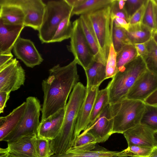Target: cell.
Returning a JSON list of instances; mask_svg holds the SVG:
<instances>
[{"label": "cell", "instance_id": "cell-23", "mask_svg": "<svg viewBox=\"0 0 157 157\" xmlns=\"http://www.w3.org/2000/svg\"><path fill=\"white\" fill-rule=\"evenodd\" d=\"M127 35L132 44L145 43L152 37L153 32L142 23L129 25Z\"/></svg>", "mask_w": 157, "mask_h": 157}, {"label": "cell", "instance_id": "cell-30", "mask_svg": "<svg viewBox=\"0 0 157 157\" xmlns=\"http://www.w3.org/2000/svg\"><path fill=\"white\" fill-rule=\"evenodd\" d=\"M70 15L64 19L59 24L52 39L51 43L60 42L70 38L72 31V24Z\"/></svg>", "mask_w": 157, "mask_h": 157}, {"label": "cell", "instance_id": "cell-44", "mask_svg": "<svg viewBox=\"0 0 157 157\" xmlns=\"http://www.w3.org/2000/svg\"><path fill=\"white\" fill-rule=\"evenodd\" d=\"M145 103L151 105H157V89L144 101Z\"/></svg>", "mask_w": 157, "mask_h": 157}, {"label": "cell", "instance_id": "cell-4", "mask_svg": "<svg viewBox=\"0 0 157 157\" xmlns=\"http://www.w3.org/2000/svg\"><path fill=\"white\" fill-rule=\"evenodd\" d=\"M110 105L113 120L112 134H123L140 124L145 107L144 101L125 98Z\"/></svg>", "mask_w": 157, "mask_h": 157}, {"label": "cell", "instance_id": "cell-18", "mask_svg": "<svg viewBox=\"0 0 157 157\" xmlns=\"http://www.w3.org/2000/svg\"><path fill=\"white\" fill-rule=\"evenodd\" d=\"M37 136L36 134L26 136L8 143L10 153L17 157H38L36 145Z\"/></svg>", "mask_w": 157, "mask_h": 157}, {"label": "cell", "instance_id": "cell-22", "mask_svg": "<svg viewBox=\"0 0 157 157\" xmlns=\"http://www.w3.org/2000/svg\"><path fill=\"white\" fill-rule=\"evenodd\" d=\"M85 71L87 79V89L93 86H99L106 79V66L100 62L94 61Z\"/></svg>", "mask_w": 157, "mask_h": 157}, {"label": "cell", "instance_id": "cell-41", "mask_svg": "<svg viewBox=\"0 0 157 157\" xmlns=\"http://www.w3.org/2000/svg\"><path fill=\"white\" fill-rule=\"evenodd\" d=\"M10 92L0 91V113H3L6 102L10 97Z\"/></svg>", "mask_w": 157, "mask_h": 157}, {"label": "cell", "instance_id": "cell-32", "mask_svg": "<svg viewBox=\"0 0 157 157\" xmlns=\"http://www.w3.org/2000/svg\"><path fill=\"white\" fill-rule=\"evenodd\" d=\"M141 23L151 29L153 33L157 32L154 0H147Z\"/></svg>", "mask_w": 157, "mask_h": 157}, {"label": "cell", "instance_id": "cell-3", "mask_svg": "<svg viewBox=\"0 0 157 157\" xmlns=\"http://www.w3.org/2000/svg\"><path fill=\"white\" fill-rule=\"evenodd\" d=\"M147 69L144 60L138 56L118 71L106 86L109 104L126 98L136 80Z\"/></svg>", "mask_w": 157, "mask_h": 157}, {"label": "cell", "instance_id": "cell-35", "mask_svg": "<svg viewBox=\"0 0 157 157\" xmlns=\"http://www.w3.org/2000/svg\"><path fill=\"white\" fill-rule=\"evenodd\" d=\"M117 53L113 43L110 49L106 65V79L112 78L118 72L117 63Z\"/></svg>", "mask_w": 157, "mask_h": 157}, {"label": "cell", "instance_id": "cell-28", "mask_svg": "<svg viewBox=\"0 0 157 157\" xmlns=\"http://www.w3.org/2000/svg\"><path fill=\"white\" fill-rule=\"evenodd\" d=\"M138 56L134 44H129L125 46L120 52L117 53V63L118 71Z\"/></svg>", "mask_w": 157, "mask_h": 157}, {"label": "cell", "instance_id": "cell-20", "mask_svg": "<svg viewBox=\"0 0 157 157\" xmlns=\"http://www.w3.org/2000/svg\"><path fill=\"white\" fill-rule=\"evenodd\" d=\"M26 107V102H24L8 115L0 117V141L17 125L24 116Z\"/></svg>", "mask_w": 157, "mask_h": 157}, {"label": "cell", "instance_id": "cell-19", "mask_svg": "<svg viewBox=\"0 0 157 157\" xmlns=\"http://www.w3.org/2000/svg\"><path fill=\"white\" fill-rule=\"evenodd\" d=\"M24 27L5 24L0 21V54L11 52Z\"/></svg>", "mask_w": 157, "mask_h": 157}, {"label": "cell", "instance_id": "cell-43", "mask_svg": "<svg viewBox=\"0 0 157 157\" xmlns=\"http://www.w3.org/2000/svg\"><path fill=\"white\" fill-rule=\"evenodd\" d=\"M113 24L114 26L123 28L126 30H128L129 27V23L126 20L118 17L115 18Z\"/></svg>", "mask_w": 157, "mask_h": 157}, {"label": "cell", "instance_id": "cell-26", "mask_svg": "<svg viewBox=\"0 0 157 157\" xmlns=\"http://www.w3.org/2000/svg\"><path fill=\"white\" fill-rule=\"evenodd\" d=\"M118 151H110L97 144L93 149L82 152L67 151L60 155H54L50 157H116Z\"/></svg>", "mask_w": 157, "mask_h": 157}, {"label": "cell", "instance_id": "cell-13", "mask_svg": "<svg viewBox=\"0 0 157 157\" xmlns=\"http://www.w3.org/2000/svg\"><path fill=\"white\" fill-rule=\"evenodd\" d=\"M13 49L17 58L28 67L33 68L40 65L43 60L33 43L29 39L20 37Z\"/></svg>", "mask_w": 157, "mask_h": 157}, {"label": "cell", "instance_id": "cell-12", "mask_svg": "<svg viewBox=\"0 0 157 157\" xmlns=\"http://www.w3.org/2000/svg\"><path fill=\"white\" fill-rule=\"evenodd\" d=\"M113 120L110 105L108 104L94 122L85 131L92 135L97 143L106 141L112 135Z\"/></svg>", "mask_w": 157, "mask_h": 157}, {"label": "cell", "instance_id": "cell-2", "mask_svg": "<svg viewBox=\"0 0 157 157\" xmlns=\"http://www.w3.org/2000/svg\"><path fill=\"white\" fill-rule=\"evenodd\" d=\"M86 91V86L81 82H78L72 90L65 108L62 127L55 138L50 142V149L54 154L65 153L72 147L75 126Z\"/></svg>", "mask_w": 157, "mask_h": 157}, {"label": "cell", "instance_id": "cell-27", "mask_svg": "<svg viewBox=\"0 0 157 157\" xmlns=\"http://www.w3.org/2000/svg\"><path fill=\"white\" fill-rule=\"evenodd\" d=\"M109 104L108 92L106 87L105 89L99 90L98 92L90 118L89 125L87 128L94 122L105 108Z\"/></svg>", "mask_w": 157, "mask_h": 157}, {"label": "cell", "instance_id": "cell-42", "mask_svg": "<svg viewBox=\"0 0 157 157\" xmlns=\"http://www.w3.org/2000/svg\"><path fill=\"white\" fill-rule=\"evenodd\" d=\"M13 57L11 52L0 54V68L10 62L13 59Z\"/></svg>", "mask_w": 157, "mask_h": 157}, {"label": "cell", "instance_id": "cell-46", "mask_svg": "<svg viewBox=\"0 0 157 157\" xmlns=\"http://www.w3.org/2000/svg\"><path fill=\"white\" fill-rule=\"evenodd\" d=\"M10 152L7 148H0V157H8Z\"/></svg>", "mask_w": 157, "mask_h": 157}, {"label": "cell", "instance_id": "cell-45", "mask_svg": "<svg viewBox=\"0 0 157 157\" xmlns=\"http://www.w3.org/2000/svg\"><path fill=\"white\" fill-rule=\"evenodd\" d=\"M68 4L72 8L75 7L83 2L84 0H66Z\"/></svg>", "mask_w": 157, "mask_h": 157}, {"label": "cell", "instance_id": "cell-5", "mask_svg": "<svg viewBox=\"0 0 157 157\" xmlns=\"http://www.w3.org/2000/svg\"><path fill=\"white\" fill-rule=\"evenodd\" d=\"M111 9V5L87 15L96 36L102 63L105 66L112 43L114 20Z\"/></svg>", "mask_w": 157, "mask_h": 157}, {"label": "cell", "instance_id": "cell-37", "mask_svg": "<svg viewBox=\"0 0 157 157\" xmlns=\"http://www.w3.org/2000/svg\"><path fill=\"white\" fill-rule=\"evenodd\" d=\"M147 0H126L124 9L128 20Z\"/></svg>", "mask_w": 157, "mask_h": 157}, {"label": "cell", "instance_id": "cell-7", "mask_svg": "<svg viewBox=\"0 0 157 157\" xmlns=\"http://www.w3.org/2000/svg\"><path fill=\"white\" fill-rule=\"evenodd\" d=\"M26 109L22 119L16 127L2 141L10 143L23 136L37 134L41 110L40 101L36 97L30 96L26 98Z\"/></svg>", "mask_w": 157, "mask_h": 157}, {"label": "cell", "instance_id": "cell-39", "mask_svg": "<svg viewBox=\"0 0 157 157\" xmlns=\"http://www.w3.org/2000/svg\"><path fill=\"white\" fill-rule=\"evenodd\" d=\"M146 2L130 18L128 22L129 25L141 23L145 9Z\"/></svg>", "mask_w": 157, "mask_h": 157}, {"label": "cell", "instance_id": "cell-29", "mask_svg": "<svg viewBox=\"0 0 157 157\" xmlns=\"http://www.w3.org/2000/svg\"><path fill=\"white\" fill-rule=\"evenodd\" d=\"M145 44L148 52L144 59L147 69L157 75V44L153 37Z\"/></svg>", "mask_w": 157, "mask_h": 157}, {"label": "cell", "instance_id": "cell-1", "mask_svg": "<svg viewBox=\"0 0 157 157\" xmlns=\"http://www.w3.org/2000/svg\"><path fill=\"white\" fill-rule=\"evenodd\" d=\"M77 64L74 59L66 66L58 64L49 70V76L42 83L44 97L41 121L65 108L71 91L79 80Z\"/></svg>", "mask_w": 157, "mask_h": 157}, {"label": "cell", "instance_id": "cell-48", "mask_svg": "<svg viewBox=\"0 0 157 157\" xmlns=\"http://www.w3.org/2000/svg\"><path fill=\"white\" fill-rule=\"evenodd\" d=\"M155 4V11L156 18V28L157 32V0H154Z\"/></svg>", "mask_w": 157, "mask_h": 157}, {"label": "cell", "instance_id": "cell-14", "mask_svg": "<svg viewBox=\"0 0 157 157\" xmlns=\"http://www.w3.org/2000/svg\"><path fill=\"white\" fill-rule=\"evenodd\" d=\"M156 132L145 125L140 124L123 134L128 146L136 145L153 148L157 146L155 137Z\"/></svg>", "mask_w": 157, "mask_h": 157}, {"label": "cell", "instance_id": "cell-9", "mask_svg": "<svg viewBox=\"0 0 157 157\" xmlns=\"http://www.w3.org/2000/svg\"><path fill=\"white\" fill-rule=\"evenodd\" d=\"M25 72L16 58L0 68V91L10 93L24 85Z\"/></svg>", "mask_w": 157, "mask_h": 157}, {"label": "cell", "instance_id": "cell-24", "mask_svg": "<svg viewBox=\"0 0 157 157\" xmlns=\"http://www.w3.org/2000/svg\"><path fill=\"white\" fill-rule=\"evenodd\" d=\"M113 0H84L73 8L71 15H87L110 6Z\"/></svg>", "mask_w": 157, "mask_h": 157}, {"label": "cell", "instance_id": "cell-49", "mask_svg": "<svg viewBox=\"0 0 157 157\" xmlns=\"http://www.w3.org/2000/svg\"><path fill=\"white\" fill-rule=\"evenodd\" d=\"M152 37L157 44V32L153 33Z\"/></svg>", "mask_w": 157, "mask_h": 157}, {"label": "cell", "instance_id": "cell-36", "mask_svg": "<svg viewBox=\"0 0 157 157\" xmlns=\"http://www.w3.org/2000/svg\"><path fill=\"white\" fill-rule=\"evenodd\" d=\"M50 140L37 136L36 145L38 157H50L54 155L50 147Z\"/></svg>", "mask_w": 157, "mask_h": 157}, {"label": "cell", "instance_id": "cell-50", "mask_svg": "<svg viewBox=\"0 0 157 157\" xmlns=\"http://www.w3.org/2000/svg\"><path fill=\"white\" fill-rule=\"evenodd\" d=\"M8 157H17L14 155L10 153Z\"/></svg>", "mask_w": 157, "mask_h": 157}, {"label": "cell", "instance_id": "cell-6", "mask_svg": "<svg viewBox=\"0 0 157 157\" xmlns=\"http://www.w3.org/2000/svg\"><path fill=\"white\" fill-rule=\"evenodd\" d=\"M72 9L66 0L47 2L42 22L38 31L39 37L42 43H51L60 22L68 16H72Z\"/></svg>", "mask_w": 157, "mask_h": 157}, {"label": "cell", "instance_id": "cell-31", "mask_svg": "<svg viewBox=\"0 0 157 157\" xmlns=\"http://www.w3.org/2000/svg\"><path fill=\"white\" fill-rule=\"evenodd\" d=\"M140 124L146 126L157 131V105L145 103Z\"/></svg>", "mask_w": 157, "mask_h": 157}, {"label": "cell", "instance_id": "cell-33", "mask_svg": "<svg viewBox=\"0 0 157 157\" xmlns=\"http://www.w3.org/2000/svg\"><path fill=\"white\" fill-rule=\"evenodd\" d=\"M112 43L117 53L120 52L126 45L132 44L127 35L126 30L123 28L114 26Z\"/></svg>", "mask_w": 157, "mask_h": 157}, {"label": "cell", "instance_id": "cell-16", "mask_svg": "<svg viewBox=\"0 0 157 157\" xmlns=\"http://www.w3.org/2000/svg\"><path fill=\"white\" fill-rule=\"evenodd\" d=\"M65 108L61 109L40 121L37 136L50 141L55 138L63 124Z\"/></svg>", "mask_w": 157, "mask_h": 157}, {"label": "cell", "instance_id": "cell-51", "mask_svg": "<svg viewBox=\"0 0 157 157\" xmlns=\"http://www.w3.org/2000/svg\"><path fill=\"white\" fill-rule=\"evenodd\" d=\"M155 139H156V140L157 142V131H156L155 132Z\"/></svg>", "mask_w": 157, "mask_h": 157}, {"label": "cell", "instance_id": "cell-34", "mask_svg": "<svg viewBox=\"0 0 157 157\" xmlns=\"http://www.w3.org/2000/svg\"><path fill=\"white\" fill-rule=\"evenodd\" d=\"M152 149L136 145L128 146L126 149L118 151L116 157H148Z\"/></svg>", "mask_w": 157, "mask_h": 157}, {"label": "cell", "instance_id": "cell-40", "mask_svg": "<svg viewBox=\"0 0 157 157\" xmlns=\"http://www.w3.org/2000/svg\"><path fill=\"white\" fill-rule=\"evenodd\" d=\"M136 49L138 56L142 57L144 59L147 56L148 52L145 43L134 44Z\"/></svg>", "mask_w": 157, "mask_h": 157}, {"label": "cell", "instance_id": "cell-47", "mask_svg": "<svg viewBox=\"0 0 157 157\" xmlns=\"http://www.w3.org/2000/svg\"><path fill=\"white\" fill-rule=\"evenodd\" d=\"M148 157H157V146L152 148Z\"/></svg>", "mask_w": 157, "mask_h": 157}, {"label": "cell", "instance_id": "cell-21", "mask_svg": "<svg viewBox=\"0 0 157 157\" xmlns=\"http://www.w3.org/2000/svg\"><path fill=\"white\" fill-rule=\"evenodd\" d=\"M78 19L85 37L94 56L95 61L102 63L96 36L87 15H80Z\"/></svg>", "mask_w": 157, "mask_h": 157}, {"label": "cell", "instance_id": "cell-8", "mask_svg": "<svg viewBox=\"0 0 157 157\" xmlns=\"http://www.w3.org/2000/svg\"><path fill=\"white\" fill-rule=\"evenodd\" d=\"M72 24L70 44L67 48L73 55L77 64L85 71L95 61L94 57L85 37L78 19L75 20Z\"/></svg>", "mask_w": 157, "mask_h": 157}, {"label": "cell", "instance_id": "cell-38", "mask_svg": "<svg viewBox=\"0 0 157 157\" xmlns=\"http://www.w3.org/2000/svg\"><path fill=\"white\" fill-rule=\"evenodd\" d=\"M111 16L113 20L117 17H120L124 19L128 23V20L124 8L120 7L117 0H113L111 4Z\"/></svg>", "mask_w": 157, "mask_h": 157}, {"label": "cell", "instance_id": "cell-10", "mask_svg": "<svg viewBox=\"0 0 157 157\" xmlns=\"http://www.w3.org/2000/svg\"><path fill=\"white\" fill-rule=\"evenodd\" d=\"M157 89V75L147 69L136 80L126 98L144 101Z\"/></svg>", "mask_w": 157, "mask_h": 157}, {"label": "cell", "instance_id": "cell-15", "mask_svg": "<svg viewBox=\"0 0 157 157\" xmlns=\"http://www.w3.org/2000/svg\"><path fill=\"white\" fill-rule=\"evenodd\" d=\"M99 86H93L87 89L86 95L80 108L75 130V141L82 131L86 130L90 118Z\"/></svg>", "mask_w": 157, "mask_h": 157}, {"label": "cell", "instance_id": "cell-25", "mask_svg": "<svg viewBox=\"0 0 157 157\" xmlns=\"http://www.w3.org/2000/svg\"><path fill=\"white\" fill-rule=\"evenodd\" d=\"M97 143L92 135L83 132L77 137L72 147L67 151L79 152L90 151L95 147Z\"/></svg>", "mask_w": 157, "mask_h": 157}, {"label": "cell", "instance_id": "cell-17", "mask_svg": "<svg viewBox=\"0 0 157 157\" xmlns=\"http://www.w3.org/2000/svg\"><path fill=\"white\" fill-rule=\"evenodd\" d=\"M25 15L14 0H0V21L5 24L24 25Z\"/></svg>", "mask_w": 157, "mask_h": 157}, {"label": "cell", "instance_id": "cell-11", "mask_svg": "<svg viewBox=\"0 0 157 157\" xmlns=\"http://www.w3.org/2000/svg\"><path fill=\"white\" fill-rule=\"evenodd\" d=\"M25 15L24 25L38 31L41 25L46 4L41 0H14Z\"/></svg>", "mask_w": 157, "mask_h": 157}]
</instances>
